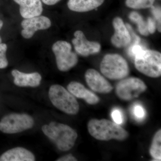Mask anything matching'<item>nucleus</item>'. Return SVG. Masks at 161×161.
I'll return each mask as SVG.
<instances>
[{
  "label": "nucleus",
  "mask_w": 161,
  "mask_h": 161,
  "mask_svg": "<svg viewBox=\"0 0 161 161\" xmlns=\"http://www.w3.org/2000/svg\"><path fill=\"white\" fill-rule=\"evenodd\" d=\"M44 134L56 145L59 150L69 151L75 145L78 137L77 132L69 126L56 122L42 127Z\"/></svg>",
  "instance_id": "nucleus-1"
},
{
  "label": "nucleus",
  "mask_w": 161,
  "mask_h": 161,
  "mask_svg": "<svg viewBox=\"0 0 161 161\" xmlns=\"http://www.w3.org/2000/svg\"><path fill=\"white\" fill-rule=\"evenodd\" d=\"M87 128L91 135L99 141H124L129 136L126 130L118 124L107 119H92L88 123Z\"/></svg>",
  "instance_id": "nucleus-2"
},
{
  "label": "nucleus",
  "mask_w": 161,
  "mask_h": 161,
  "mask_svg": "<svg viewBox=\"0 0 161 161\" xmlns=\"http://www.w3.org/2000/svg\"><path fill=\"white\" fill-rule=\"evenodd\" d=\"M134 64L137 70L148 77L161 76V54L159 52L142 50L134 57Z\"/></svg>",
  "instance_id": "nucleus-3"
},
{
  "label": "nucleus",
  "mask_w": 161,
  "mask_h": 161,
  "mask_svg": "<svg viewBox=\"0 0 161 161\" xmlns=\"http://www.w3.org/2000/svg\"><path fill=\"white\" fill-rule=\"evenodd\" d=\"M48 96L52 104L62 112L69 115H76L79 112V104L75 96L61 86L52 85Z\"/></svg>",
  "instance_id": "nucleus-4"
},
{
  "label": "nucleus",
  "mask_w": 161,
  "mask_h": 161,
  "mask_svg": "<svg viewBox=\"0 0 161 161\" xmlns=\"http://www.w3.org/2000/svg\"><path fill=\"white\" fill-rule=\"evenodd\" d=\"M103 75L112 80H120L129 75V65L125 59L118 54H108L104 57L100 64Z\"/></svg>",
  "instance_id": "nucleus-5"
},
{
  "label": "nucleus",
  "mask_w": 161,
  "mask_h": 161,
  "mask_svg": "<svg viewBox=\"0 0 161 161\" xmlns=\"http://www.w3.org/2000/svg\"><path fill=\"white\" fill-rule=\"evenodd\" d=\"M52 51L60 71H68L78 63V56L72 51L71 45L67 41L59 40L55 42L52 46Z\"/></svg>",
  "instance_id": "nucleus-6"
},
{
  "label": "nucleus",
  "mask_w": 161,
  "mask_h": 161,
  "mask_svg": "<svg viewBox=\"0 0 161 161\" xmlns=\"http://www.w3.org/2000/svg\"><path fill=\"white\" fill-rule=\"evenodd\" d=\"M34 124V119L30 115L12 113L0 120V131L6 134H14L31 129Z\"/></svg>",
  "instance_id": "nucleus-7"
},
{
  "label": "nucleus",
  "mask_w": 161,
  "mask_h": 161,
  "mask_svg": "<svg viewBox=\"0 0 161 161\" xmlns=\"http://www.w3.org/2000/svg\"><path fill=\"white\" fill-rule=\"evenodd\" d=\"M147 86L139 78L131 77L122 79L116 86L115 92L117 96L125 101L138 97L147 90Z\"/></svg>",
  "instance_id": "nucleus-8"
},
{
  "label": "nucleus",
  "mask_w": 161,
  "mask_h": 161,
  "mask_svg": "<svg viewBox=\"0 0 161 161\" xmlns=\"http://www.w3.org/2000/svg\"><path fill=\"white\" fill-rule=\"evenodd\" d=\"M51 24V21L49 18L44 16L40 15L25 19L21 23L23 28L21 35L25 39H31L36 32L48 29Z\"/></svg>",
  "instance_id": "nucleus-9"
},
{
  "label": "nucleus",
  "mask_w": 161,
  "mask_h": 161,
  "mask_svg": "<svg viewBox=\"0 0 161 161\" xmlns=\"http://www.w3.org/2000/svg\"><path fill=\"white\" fill-rule=\"evenodd\" d=\"M75 38L72 40L75 51L83 57L97 53L100 52L101 46L100 43L95 41H90L86 39L84 34L80 30L74 33Z\"/></svg>",
  "instance_id": "nucleus-10"
},
{
  "label": "nucleus",
  "mask_w": 161,
  "mask_h": 161,
  "mask_svg": "<svg viewBox=\"0 0 161 161\" xmlns=\"http://www.w3.org/2000/svg\"><path fill=\"white\" fill-rule=\"evenodd\" d=\"M85 77L88 86L94 92L107 94L113 89L111 83L95 69H88L86 72Z\"/></svg>",
  "instance_id": "nucleus-11"
},
{
  "label": "nucleus",
  "mask_w": 161,
  "mask_h": 161,
  "mask_svg": "<svg viewBox=\"0 0 161 161\" xmlns=\"http://www.w3.org/2000/svg\"><path fill=\"white\" fill-rule=\"evenodd\" d=\"M115 33L111 38V42L115 47L121 48L130 45L132 41L131 35L126 24L120 17H116L112 22Z\"/></svg>",
  "instance_id": "nucleus-12"
},
{
  "label": "nucleus",
  "mask_w": 161,
  "mask_h": 161,
  "mask_svg": "<svg viewBox=\"0 0 161 161\" xmlns=\"http://www.w3.org/2000/svg\"><path fill=\"white\" fill-rule=\"evenodd\" d=\"M14 78V84L19 87H36L41 83L42 77L37 72L24 73L17 69H14L11 72Z\"/></svg>",
  "instance_id": "nucleus-13"
},
{
  "label": "nucleus",
  "mask_w": 161,
  "mask_h": 161,
  "mask_svg": "<svg viewBox=\"0 0 161 161\" xmlns=\"http://www.w3.org/2000/svg\"><path fill=\"white\" fill-rule=\"evenodd\" d=\"M19 5L20 15L25 19L41 15L43 11L40 0H14Z\"/></svg>",
  "instance_id": "nucleus-14"
},
{
  "label": "nucleus",
  "mask_w": 161,
  "mask_h": 161,
  "mask_svg": "<svg viewBox=\"0 0 161 161\" xmlns=\"http://www.w3.org/2000/svg\"><path fill=\"white\" fill-rule=\"evenodd\" d=\"M67 90L75 97L84 99L89 104H96L99 102L98 96L77 81H72L69 84Z\"/></svg>",
  "instance_id": "nucleus-15"
},
{
  "label": "nucleus",
  "mask_w": 161,
  "mask_h": 161,
  "mask_svg": "<svg viewBox=\"0 0 161 161\" xmlns=\"http://www.w3.org/2000/svg\"><path fill=\"white\" fill-rule=\"evenodd\" d=\"M35 159L31 151L22 147L13 148L0 156V161H34Z\"/></svg>",
  "instance_id": "nucleus-16"
},
{
  "label": "nucleus",
  "mask_w": 161,
  "mask_h": 161,
  "mask_svg": "<svg viewBox=\"0 0 161 161\" xmlns=\"http://www.w3.org/2000/svg\"><path fill=\"white\" fill-rule=\"evenodd\" d=\"M105 0H69V9L77 12H86L95 9L101 6Z\"/></svg>",
  "instance_id": "nucleus-17"
},
{
  "label": "nucleus",
  "mask_w": 161,
  "mask_h": 161,
  "mask_svg": "<svg viewBox=\"0 0 161 161\" xmlns=\"http://www.w3.org/2000/svg\"><path fill=\"white\" fill-rule=\"evenodd\" d=\"M150 155L155 161L161 159V130H159L155 133L153 139L150 147Z\"/></svg>",
  "instance_id": "nucleus-18"
},
{
  "label": "nucleus",
  "mask_w": 161,
  "mask_h": 161,
  "mask_svg": "<svg viewBox=\"0 0 161 161\" xmlns=\"http://www.w3.org/2000/svg\"><path fill=\"white\" fill-rule=\"evenodd\" d=\"M129 18L131 21L137 24L138 31L141 34L144 36L149 35L147 23H146L142 16L138 13L135 11L132 12L129 15Z\"/></svg>",
  "instance_id": "nucleus-19"
},
{
  "label": "nucleus",
  "mask_w": 161,
  "mask_h": 161,
  "mask_svg": "<svg viewBox=\"0 0 161 161\" xmlns=\"http://www.w3.org/2000/svg\"><path fill=\"white\" fill-rule=\"evenodd\" d=\"M155 0H126L127 7L134 9H144L153 6Z\"/></svg>",
  "instance_id": "nucleus-20"
},
{
  "label": "nucleus",
  "mask_w": 161,
  "mask_h": 161,
  "mask_svg": "<svg viewBox=\"0 0 161 161\" xmlns=\"http://www.w3.org/2000/svg\"><path fill=\"white\" fill-rule=\"evenodd\" d=\"M7 49L6 43H0V69H5L8 66V61L6 56Z\"/></svg>",
  "instance_id": "nucleus-21"
},
{
  "label": "nucleus",
  "mask_w": 161,
  "mask_h": 161,
  "mask_svg": "<svg viewBox=\"0 0 161 161\" xmlns=\"http://www.w3.org/2000/svg\"><path fill=\"white\" fill-rule=\"evenodd\" d=\"M132 112L134 117L137 120H142L145 118L146 111L143 107L139 104H136L133 106Z\"/></svg>",
  "instance_id": "nucleus-22"
},
{
  "label": "nucleus",
  "mask_w": 161,
  "mask_h": 161,
  "mask_svg": "<svg viewBox=\"0 0 161 161\" xmlns=\"http://www.w3.org/2000/svg\"><path fill=\"white\" fill-rule=\"evenodd\" d=\"M151 9L152 14L155 18V20L157 22V27L158 31L160 32L161 29V8L159 7H155L152 6L150 7Z\"/></svg>",
  "instance_id": "nucleus-23"
},
{
  "label": "nucleus",
  "mask_w": 161,
  "mask_h": 161,
  "mask_svg": "<svg viewBox=\"0 0 161 161\" xmlns=\"http://www.w3.org/2000/svg\"><path fill=\"white\" fill-rule=\"evenodd\" d=\"M112 117L115 123L119 125H121L124 122V117L120 110L115 108L112 111Z\"/></svg>",
  "instance_id": "nucleus-24"
},
{
  "label": "nucleus",
  "mask_w": 161,
  "mask_h": 161,
  "mask_svg": "<svg viewBox=\"0 0 161 161\" xmlns=\"http://www.w3.org/2000/svg\"><path fill=\"white\" fill-rule=\"evenodd\" d=\"M147 26L149 34H152L155 33L157 28V24L155 20L151 17L148 18L147 19Z\"/></svg>",
  "instance_id": "nucleus-25"
},
{
  "label": "nucleus",
  "mask_w": 161,
  "mask_h": 161,
  "mask_svg": "<svg viewBox=\"0 0 161 161\" xmlns=\"http://www.w3.org/2000/svg\"><path fill=\"white\" fill-rule=\"evenodd\" d=\"M78 160L77 158H75L71 154H68L67 155L61 157L58 159L56 161H76Z\"/></svg>",
  "instance_id": "nucleus-26"
},
{
  "label": "nucleus",
  "mask_w": 161,
  "mask_h": 161,
  "mask_svg": "<svg viewBox=\"0 0 161 161\" xmlns=\"http://www.w3.org/2000/svg\"><path fill=\"white\" fill-rule=\"evenodd\" d=\"M44 4L48 6H53L58 3L60 0H42Z\"/></svg>",
  "instance_id": "nucleus-27"
},
{
  "label": "nucleus",
  "mask_w": 161,
  "mask_h": 161,
  "mask_svg": "<svg viewBox=\"0 0 161 161\" xmlns=\"http://www.w3.org/2000/svg\"><path fill=\"white\" fill-rule=\"evenodd\" d=\"M3 26V22L2 20H0V31L2 29V27ZM2 38H1V36H0V43H2Z\"/></svg>",
  "instance_id": "nucleus-28"
}]
</instances>
